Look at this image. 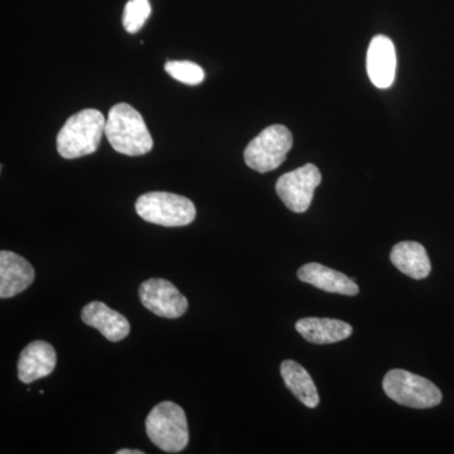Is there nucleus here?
Returning a JSON list of instances; mask_svg holds the SVG:
<instances>
[{"label": "nucleus", "instance_id": "1", "mask_svg": "<svg viewBox=\"0 0 454 454\" xmlns=\"http://www.w3.org/2000/svg\"><path fill=\"white\" fill-rule=\"evenodd\" d=\"M106 136L118 153L129 157L145 155L153 148V139L145 119L129 104H116L110 109Z\"/></svg>", "mask_w": 454, "mask_h": 454}, {"label": "nucleus", "instance_id": "2", "mask_svg": "<svg viewBox=\"0 0 454 454\" xmlns=\"http://www.w3.org/2000/svg\"><path fill=\"white\" fill-rule=\"evenodd\" d=\"M106 116L95 109L74 114L57 136V151L66 160L85 157L97 152L106 134Z\"/></svg>", "mask_w": 454, "mask_h": 454}, {"label": "nucleus", "instance_id": "3", "mask_svg": "<svg viewBox=\"0 0 454 454\" xmlns=\"http://www.w3.org/2000/svg\"><path fill=\"white\" fill-rule=\"evenodd\" d=\"M145 430L154 446L167 453H179L190 441L186 413L172 402H163L152 409L145 419Z\"/></svg>", "mask_w": 454, "mask_h": 454}, {"label": "nucleus", "instance_id": "4", "mask_svg": "<svg viewBox=\"0 0 454 454\" xmlns=\"http://www.w3.org/2000/svg\"><path fill=\"white\" fill-rule=\"evenodd\" d=\"M382 389L391 400L408 408H434L443 399L441 390L428 379L400 369L385 375Z\"/></svg>", "mask_w": 454, "mask_h": 454}, {"label": "nucleus", "instance_id": "5", "mask_svg": "<svg viewBox=\"0 0 454 454\" xmlns=\"http://www.w3.org/2000/svg\"><path fill=\"white\" fill-rule=\"evenodd\" d=\"M137 214L146 223L166 227L190 225L196 207L187 197L169 192H148L137 200Z\"/></svg>", "mask_w": 454, "mask_h": 454}, {"label": "nucleus", "instance_id": "6", "mask_svg": "<svg viewBox=\"0 0 454 454\" xmlns=\"http://www.w3.org/2000/svg\"><path fill=\"white\" fill-rule=\"evenodd\" d=\"M293 145V137L284 125H271L255 137L245 149L247 167L259 173L277 169L286 160Z\"/></svg>", "mask_w": 454, "mask_h": 454}, {"label": "nucleus", "instance_id": "7", "mask_svg": "<svg viewBox=\"0 0 454 454\" xmlns=\"http://www.w3.org/2000/svg\"><path fill=\"white\" fill-rule=\"evenodd\" d=\"M322 175L315 164L286 173L277 182V193L284 205L295 214H303L312 203L316 188L321 184Z\"/></svg>", "mask_w": 454, "mask_h": 454}, {"label": "nucleus", "instance_id": "8", "mask_svg": "<svg viewBox=\"0 0 454 454\" xmlns=\"http://www.w3.org/2000/svg\"><path fill=\"white\" fill-rule=\"evenodd\" d=\"M139 298L146 309L163 318H179L188 309L187 298L166 279L146 280L140 286Z\"/></svg>", "mask_w": 454, "mask_h": 454}, {"label": "nucleus", "instance_id": "9", "mask_svg": "<svg viewBox=\"0 0 454 454\" xmlns=\"http://www.w3.org/2000/svg\"><path fill=\"white\" fill-rule=\"evenodd\" d=\"M35 273L31 262L18 254L0 252V298L16 297L35 282Z\"/></svg>", "mask_w": 454, "mask_h": 454}, {"label": "nucleus", "instance_id": "10", "mask_svg": "<svg viewBox=\"0 0 454 454\" xmlns=\"http://www.w3.org/2000/svg\"><path fill=\"white\" fill-rule=\"evenodd\" d=\"M396 73V52L393 42L385 35H376L367 51V74L376 88L393 85Z\"/></svg>", "mask_w": 454, "mask_h": 454}, {"label": "nucleus", "instance_id": "11", "mask_svg": "<svg viewBox=\"0 0 454 454\" xmlns=\"http://www.w3.org/2000/svg\"><path fill=\"white\" fill-rule=\"evenodd\" d=\"M57 355L55 348L44 340L29 343L18 360V378L25 384L51 375L55 370Z\"/></svg>", "mask_w": 454, "mask_h": 454}, {"label": "nucleus", "instance_id": "12", "mask_svg": "<svg viewBox=\"0 0 454 454\" xmlns=\"http://www.w3.org/2000/svg\"><path fill=\"white\" fill-rule=\"evenodd\" d=\"M82 322L90 327L97 328L106 340L112 342L127 339L130 333V324L124 316L106 306L103 301H91L83 307Z\"/></svg>", "mask_w": 454, "mask_h": 454}, {"label": "nucleus", "instance_id": "13", "mask_svg": "<svg viewBox=\"0 0 454 454\" xmlns=\"http://www.w3.org/2000/svg\"><path fill=\"white\" fill-rule=\"evenodd\" d=\"M301 282L309 283L321 291L354 297L360 292L356 282L340 271L325 267L318 262H309L297 273Z\"/></svg>", "mask_w": 454, "mask_h": 454}, {"label": "nucleus", "instance_id": "14", "mask_svg": "<svg viewBox=\"0 0 454 454\" xmlns=\"http://www.w3.org/2000/svg\"><path fill=\"white\" fill-rule=\"evenodd\" d=\"M295 330L304 340L316 345H327L348 339L352 334L351 325L340 319L331 318H301L295 324Z\"/></svg>", "mask_w": 454, "mask_h": 454}, {"label": "nucleus", "instance_id": "15", "mask_svg": "<svg viewBox=\"0 0 454 454\" xmlns=\"http://www.w3.org/2000/svg\"><path fill=\"white\" fill-rule=\"evenodd\" d=\"M390 260L397 270L413 279H426L432 271L426 247L415 241L396 244L391 250Z\"/></svg>", "mask_w": 454, "mask_h": 454}, {"label": "nucleus", "instance_id": "16", "mask_svg": "<svg viewBox=\"0 0 454 454\" xmlns=\"http://www.w3.org/2000/svg\"><path fill=\"white\" fill-rule=\"evenodd\" d=\"M280 373H282L286 387L301 403L310 409L318 406V391H317L315 382L310 378L309 372L303 366L295 361L286 360L280 365Z\"/></svg>", "mask_w": 454, "mask_h": 454}, {"label": "nucleus", "instance_id": "17", "mask_svg": "<svg viewBox=\"0 0 454 454\" xmlns=\"http://www.w3.org/2000/svg\"><path fill=\"white\" fill-rule=\"evenodd\" d=\"M151 3L149 0H129L125 5L122 14V26L128 33H137L145 25L151 16Z\"/></svg>", "mask_w": 454, "mask_h": 454}, {"label": "nucleus", "instance_id": "18", "mask_svg": "<svg viewBox=\"0 0 454 454\" xmlns=\"http://www.w3.org/2000/svg\"><path fill=\"white\" fill-rule=\"evenodd\" d=\"M164 70L173 79L186 85H200L205 80V71L201 66L191 61H169Z\"/></svg>", "mask_w": 454, "mask_h": 454}, {"label": "nucleus", "instance_id": "19", "mask_svg": "<svg viewBox=\"0 0 454 454\" xmlns=\"http://www.w3.org/2000/svg\"><path fill=\"white\" fill-rule=\"evenodd\" d=\"M118 454H145L142 450H121L116 452Z\"/></svg>", "mask_w": 454, "mask_h": 454}]
</instances>
